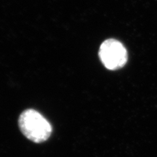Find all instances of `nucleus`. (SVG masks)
Returning <instances> with one entry per match:
<instances>
[{"mask_svg":"<svg viewBox=\"0 0 157 157\" xmlns=\"http://www.w3.org/2000/svg\"><path fill=\"white\" fill-rule=\"evenodd\" d=\"M18 126L26 138L36 143L48 140L52 132L48 119L34 109H26L21 113Z\"/></svg>","mask_w":157,"mask_h":157,"instance_id":"obj_1","label":"nucleus"},{"mask_svg":"<svg viewBox=\"0 0 157 157\" xmlns=\"http://www.w3.org/2000/svg\"><path fill=\"white\" fill-rule=\"evenodd\" d=\"M99 57L103 66L112 71L124 67L128 60L127 49L122 43L114 39H106L102 43Z\"/></svg>","mask_w":157,"mask_h":157,"instance_id":"obj_2","label":"nucleus"}]
</instances>
